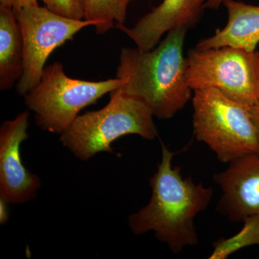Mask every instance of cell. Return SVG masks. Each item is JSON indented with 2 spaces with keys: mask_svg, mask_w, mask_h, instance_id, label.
<instances>
[{
  "mask_svg": "<svg viewBox=\"0 0 259 259\" xmlns=\"http://www.w3.org/2000/svg\"><path fill=\"white\" fill-rule=\"evenodd\" d=\"M161 144V161L149 179V202L128 217L130 229L136 236L153 231L158 241L175 253L199 243L194 219L207 209L213 197L211 187L183 178L181 168L172 166L176 152Z\"/></svg>",
  "mask_w": 259,
  "mask_h": 259,
  "instance_id": "obj_1",
  "label": "cell"
},
{
  "mask_svg": "<svg viewBox=\"0 0 259 259\" xmlns=\"http://www.w3.org/2000/svg\"><path fill=\"white\" fill-rule=\"evenodd\" d=\"M188 27H178L150 51L122 48L116 77L118 89L147 105L154 117L168 120L185 107L192 90L186 79L187 59L184 44Z\"/></svg>",
  "mask_w": 259,
  "mask_h": 259,
  "instance_id": "obj_2",
  "label": "cell"
},
{
  "mask_svg": "<svg viewBox=\"0 0 259 259\" xmlns=\"http://www.w3.org/2000/svg\"><path fill=\"white\" fill-rule=\"evenodd\" d=\"M103 108L78 115L60 135L59 141L76 158L86 161L97 153H113L112 143L122 136L138 135L146 140L158 136L153 116L139 99L114 90Z\"/></svg>",
  "mask_w": 259,
  "mask_h": 259,
  "instance_id": "obj_3",
  "label": "cell"
},
{
  "mask_svg": "<svg viewBox=\"0 0 259 259\" xmlns=\"http://www.w3.org/2000/svg\"><path fill=\"white\" fill-rule=\"evenodd\" d=\"M192 107L194 136L207 145L220 161L229 163L246 155L259 154L258 136L249 109L214 88L194 90Z\"/></svg>",
  "mask_w": 259,
  "mask_h": 259,
  "instance_id": "obj_4",
  "label": "cell"
},
{
  "mask_svg": "<svg viewBox=\"0 0 259 259\" xmlns=\"http://www.w3.org/2000/svg\"><path fill=\"white\" fill-rule=\"evenodd\" d=\"M122 79L90 81L72 79L64 65L54 62L44 68L40 82L24 96L25 105L34 112L35 124L42 131L61 135L84 107L122 86Z\"/></svg>",
  "mask_w": 259,
  "mask_h": 259,
  "instance_id": "obj_5",
  "label": "cell"
},
{
  "mask_svg": "<svg viewBox=\"0 0 259 259\" xmlns=\"http://www.w3.org/2000/svg\"><path fill=\"white\" fill-rule=\"evenodd\" d=\"M186 79L194 90L217 89L251 108L259 100V51L224 47L189 51Z\"/></svg>",
  "mask_w": 259,
  "mask_h": 259,
  "instance_id": "obj_6",
  "label": "cell"
},
{
  "mask_svg": "<svg viewBox=\"0 0 259 259\" xmlns=\"http://www.w3.org/2000/svg\"><path fill=\"white\" fill-rule=\"evenodd\" d=\"M15 15L23 41V73L16 89L18 95L24 97L40 82L51 54L72 40L81 29L95 27L96 23L66 18L39 5L23 8Z\"/></svg>",
  "mask_w": 259,
  "mask_h": 259,
  "instance_id": "obj_7",
  "label": "cell"
},
{
  "mask_svg": "<svg viewBox=\"0 0 259 259\" xmlns=\"http://www.w3.org/2000/svg\"><path fill=\"white\" fill-rule=\"evenodd\" d=\"M30 112L18 114L0 127V198L9 204H23L36 197L40 178L25 168L21 144L28 139Z\"/></svg>",
  "mask_w": 259,
  "mask_h": 259,
  "instance_id": "obj_8",
  "label": "cell"
},
{
  "mask_svg": "<svg viewBox=\"0 0 259 259\" xmlns=\"http://www.w3.org/2000/svg\"><path fill=\"white\" fill-rule=\"evenodd\" d=\"M222 191L216 210L233 223L259 215V154L246 155L213 175Z\"/></svg>",
  "mask_w": 259,
  "mask_h": 259,
  "instance_id": "obj_9",
  "label": "cell"
},
{
  "mask_svg": "<svg viewBox=\"0 0 259 259\" xmlns=\"http://www.w3.org/2000/svg\"><path fill=\"white\" fill-rule=\"evenodd\" d=\"M207 0H163L139 19L134 27L116 25L142 51L156 47L163 34L178 27L192 28L198 23Z\"/></svg>",
  "mask_w": 259,
  "mask_h": 259,
  "instance_id": "obj_10",
  "label": "cell"
},
{
  "mask_svg": "<svg viewBox=\"0 0 259 259\" xmlns=\"http://www.w3.org/2000/svg\"><path fill=\"white\" fill-rule=\"evenodd\" d=\"M228 10V20L222 30L212 36L200 40L199 50L230 47L254 51L259 44V6L235 0H223Z\"/></svg>",
  "mask_w": 259,
  "mask_h": 259,
  "instance_id": "obj_11",
  "label": "cell"
},
{
  "mask_svg": "<svg viewBox=\"0 0 259 259\" xmlns=\"http://www.w3.org/2000/svg\"><path fill=\"white\" fill-rule=\"evenodd\" d=\"M23 73V41L13 9L0 6V90L8 91Z\"/></svg>",
  "mask_w": 259,
  "mask_h": 259,
  "instance_id": "obj_12",
  "label": "cell"
},
{
  "mask_svg": "<svg viewBox=\"0 0 259 259\" xmlns=\"http://www.w3.org/2000/svg\"><path fill=\"white\" fill-rule=\"evenodd\" d=\"M139 0H83L84 20L96 23L95 32L106 33L116 25H125L127 7Z\"/></svg>",
  "mask_w": 259,
  "mask_h": 259,
  "instance_id": "obj_13",
  "label": "cell"
},
{
  "mask_svg": "<svg viewBox=\"0 0 259 259\" xmlns=\"http://www.w3.org/2000/svg\"><path fill=\"white\" fill-rule=\"evenodd\" d=\"M241 231L229 238H221L213 243L209 259H225L232 253L250 245H259V215L250 216L243 221Z\"/></svg>",
  "mask_w": 259,
  "mask_h": 259,
  "instance_id": "obj_14",
  "label": "cell"
},
{
  "mask_svg": "<svg viewBox=\"0 0 259 259\" xmlns=\"http://www.w3.org/2000/svg\"><path fill=\"white\" fill-rule=\"evenodd\" d=\"M46 8L56 14L73 19L84 20L83 0H42Z\"/></svg>",
  "mask_w": 259,
  "mask_h": 259,
  "instance_id": "obj_15",
  "label": "cell"
},
{
  "mask_svg": "<svg viewBox=\"0 0 259 259\" xmlns=\"http://www.w3.org/2000/svg\"><path fill=\"white\" fill-rule=\"evenodd\" d=\"M0 6L11 8L18 12L28 7L38 6L37 0H0Z\"/></svg>",
  "mask_w": 259,
  "mask_h": 259,
  "instance_id": "obj_16",
  "label": "cell"
},
{
  "mask_svg": "<svg viewBox=\"0 0 259 259\" xmlns=\"http://www.w3.org/2000/svg\"><path fill=\"white\" fill-rule=\"evenodd\" d=\"M8 202L0 198V223L5 224L8 222L10 218L9 207Z\"/></svg>",
  "mask_w": 259,
  "mask_h": 259,
  "instance_id": "obj_17",
  "label": "cell"
},
{
  "mask_svg": "<svg viewBox=\"0 0 259 259\" xmlns=\"http://www.w3.org/2000/svg\"><path fill=\"white\" fill-rule=\"evenodd\" d=\"M250 115H251L252 120L253 121V123H254L255 129H256L259 142V100L250 109Z\"/></svg>",
  "mask_w": 259,
  "mask_h": 259,
  "instance_id": "obj_18",
  "label": "cell"
},
{
  "mask_svg": "<svg viewBox=\"0 0 259 259\" xmlns=\"http://www.w3.org/2000/svg\"><path fill=\"white\" fill-rule=\"evenodd\" d=\"M223 3V0H207L205 4V8L217 10Z\"/></svg>",
  "mask_w": 259,
  "mask_h": 259,
  "instance_id": "obj_19",
  "label": "cell"
}]
</instances>
